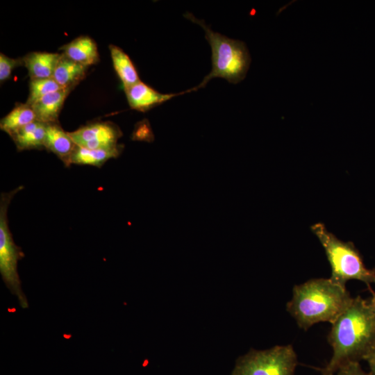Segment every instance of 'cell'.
I'll return each instance as SVG.
<instances>
[{"instance_id": "obj_1", "label": "cell", "mask_w": 375, "mask_h": 375, "mask_svg": "<svg viewBox=\"0 0 375 375\" xmlns=\"http://www.w3.org/2000/svg\"><path fill=\"white\" fill-rule=\"evenodd\" d=\"M328 341L333 354L321 369L322 375H334L343 364L365 360L375 348V312L368 299L352 298L331 324Z\"/></svg>"}, {"instance_id": "obj_2", "label": "cell", "mask_w": 375, "mask_h": 375, "mask_svg": "<svg viewBox=\"0 0 375 375\" xmlns=\"http://www.w3.org/2000/svg\"><path fill=\"white\" fill-rule=\"evenodd\" d=\"M353 297L346 288L329 278H312L293 288L287 310L299 328L307 330L319 322L332 324Z\"/></svg>"}, {"instance_id": "obj_3", "label": "cell", "mask_w": 375, "mask_h": 375, "mask_svg": "<svg viewBox=\"0 0 375 375\" xmlns=\"http://www.w3.org/2000/svg\"><path fill=\"white\" fill-rule=\"evenodd\" d=\"M184 17L203 28L212 51V70L192 90L204 87L213 78H222L231 83L242 81L249 70L251 57L244 42L214 32L206 23L187 12Z\"/></svg>"}, {"instance_id": "obj_4", "label": "cell", "mask_w": 375, "mask_h": 375, "mask_svg": "<svg viewBox=\"0 0 375 375\" xmlns=\"http://www.w3.org/2000/svg\"><path fill=\"white\" fill-rule=\"evenodd\" d=\"M310 229L325 251L331 268L330 279L342 286H346L349 280H358L365 283L372 291L370 285L375 284V268L366 267L353 243L338 239L323 223H316Z\"/></svg>"}, {"instance_id": "obj_5", "label": "cell", "mask_w": 375, "mask_h": 375, "mask_svg": "<svg viewBox=\"0 0 375 375\" xmlns=\"http://www.w3.org/2000/svg\"><path fill=\"white\" fill-rule=\"evenodd\" d=\"M23 189L19 186L16 189L1 194L0 199V273L2 279L10 292L15 295L19 306L27 308L28 303L23 292L17 272L18 261L24 257L22 249L14 242L9 228L8 209L15 194Z\"/></svg>"}, {"instance_id": "obj_6", "label": "cell", "mask_w": 375, "mask_h": 375, "mask_svg": "<svg viewBox=\"0 0 375 375\" xmlns=\"http://www.w3.org/2000/svg\"><path fill=\"white\" fill-rule=\"evenodd\" d=\"M298 364L291 344L266 350L251 349L236 361L231 375H294Z\"/></svg>"}, {"instance_id": "obj_7", "label": "cell", "mask_w": 375, "mask_h": 375, "mask_svg": "<svg viewBox=\"0 0 375 375\" xmlns=\"http://www.w3.org/2000/svg\"><path fill=\"white\" fill-rule=\"evenodd\" d=\"M69 135L77 146L87 149L111 150L122 146L117 144L122 133L110 122L90 123L69 132Z\"/></svg>"}, {"instance_id": "obj_8", "label": "cell", "mask_w": 375, "mask_h": 375, "mask_svg": "<svg viewBox=\"0 0 375 375\" xmlns=\"http://www.w3.org/2000/svg\"><path fill=\"white\" fill-rule=\"evenodd\" d=\"M124 91L130 107L141 112H146L183 94H162L141 81L125 88Z\"/></svg>"}, {"instance_id": "obj_9", "label": "cell", "mask_w": 375, "mask_h": 375, "mask_svg": "<svg viewBox=\"0 0 375 375\" xmlns=\"http://www.w3.org/2000/svg\"><path fill=\"white\" fill-rule=\"evenodd\" d=\"M77 145L59 123L47 124L44 148L56 154L66 166Z\"/></svg>"}, {"instance_id": "obj_10", "label": "cell", "mask_w": 375, "mask_h": 375, "mask_svg": "<svg viewBox=\"0 0 375 375\" xmlns=\"http://www.w3.org/2000/svg\"><path fill=\"white\" fill-rule=\"evenodd\" d=\"M72 89L62 88L42 97L31 106L36 120L44 124L58 123V116Z\"/></svg>"}, {"instance_id": "obj_11", "label": "cell", "mask_w": 375, "mask_h": 375, "mask_svg": "<svg viewBox=\"0 0 375 375\" xmlns=\"http://www.w3.org/2000/svg\"><path fill=\"white\" fill-rule=\"evenodd\" d=\"M88 68L62 53L52 78L62 88L73 90L85 77Z\"/></svg>"}, {"instance_id": "obj_12", "label": "cell", "mask_w": 375, "mask_h": 375, "mask_svg": "<svg viewBox=\"0 0 375 375\" xmlns=\"http://www.w3.org/2000/svg\"><path fill=\"white\" fill-rule=\"evenodd\" d=\"M60 53L31 52L22 58L31 80L52 78Z\"/></svg>"}, {"instance_id": "obj_13", "label": "cell", "mask_w": 375, "mask_h": 375, "mask_svg": "<svg viewBox=\"0 0 375 375\" xmlns=\"http://www.w3.org/2000/svg\"><path fill=\"white\" fill-rule=\"evenodd\" d=\"M71 60L89 67L99 62L96 42L88 36H80L60 48Z\"/></svg>"}, {"instance_id": "obj_14", "label": "cell", "mask_w": 375, "mask_h": 375, "mask_svg": "<svg viewBox=\"0 0 375 375\" xmlns=\"http://www.w3.org/2000/svg\"><path fill=\"white\" fill-rule=\"evenodd\" d=\"M47 124L34 121L10 136L18 151L44 148Z\"/></svg>"}, {"instance_id": "obj_15", "label": "cell", "mask_w": 375, "mask_h": 375, "mask_svg": "<svg viewBox=\"0 0 375 375\" xmlns=\"http://www.w3.org/2000/svg\"><path fill=\"white\" fill-rule=\"evenodd\" d=\"M109 49L114 69L124 88L140 82L137 69L129 56L121 48L115 45H110Z\"/></svg>"}, {"instance_id": "obj_16", "label": "cell", "mask_w": 375, "mask_h": 375, "mask_svg": "<svg viewBox=\"0 0 375 375\" xmlns=\"http://www.w3.org/2000/svg\"><path fill=\"white\" fill-rule=\"evenodd\" d=\"M124 146L111 150L90 149L77 146L70 158V165H92L100 167L110 158H117Z\"/></svg>"}, {"instance_id": "obj_17", "label": "cell", "mask_w": 375, "mask_h": 375, "mask_svg": "<svg viewBox=\"0 0 375 375\" xmlns=\"http://www.w3.org/2000/svg\"><path fill=\"white\" fill-rule=\"evenodd\" d=\"M36 120L35 115L31 106L17 103L15 108L1 119L0 128L11 136L24 126Z\"/></svg>"}, {"instance_id": "obj_18", "label": "cell", "mask_w": 375, "mask_h": 375, "mask_svg": "<svg viewBox=\"0 0 375 375\" xmlns=\"http://www.w3.org/2000/svg\"><path fill=\"white\" fill-rule=\"evenodd\" d=\"M62 89L53 78L32 79L29 84V95L26 103H33L51 92Z\"/></svg>"}, {"instance_id": "obj_19", "label": "cell", "mask_w": 375, "mask_h": 375, "mask_svg": "<svg viewBox=\"0 0 375 375\" xmlns=\"http://www.w3.org/2000/svg\"><path fill=\"white\" fill-rule=\"evenodd\" d=\"M24 65L22 58H12L3 53L0 54V81L3 82L11 76L12 71L17 67Z\"/></svg>"}, {"instance_id": "obj_20", "label": "cell", "mask_w": 375, "mask_h": 375, "mask_svg": "<svg viewBox=\"0 0 375 375\" xmlns=\"http://www.w3.org/2000/svg\"><path fill=\"white\" fill-rule=\"evenodd\" d=\"M336 375H372L365 372L359 362H349L341 365L336 371Z\"/></svg>"}, {"instance_id": "obj_21", "label": "cell", "mask_w": 375, "mask_h": 375, "mask_svg": "<svg viewBox=\"0 0 375 375\" xmlns=\"http://www.w3.org/2000/svg\"><path fill=\"white\" fill-rule=\"evenodd\" d=\"M133 137L135 140H143L147 141H152L153 139V135L149 124L143 123L138 126Z\"/></svg>"}, {"instance_id": "obj_22", "label": "cell", "mask_w": 375, "mask_h": 375, "mask_svg": "<svg viewBox=\"0 0 375 375\" xmlns=\"http://www.w3.org/2000/svg\"><path fill=\"white\" fill-rule=\"evenodd\" d=\"M368 362L372 375H375V348L365 358Z\"/></svg>"}, {"instance_id": "obj_23", "label": "cell", "mask_w": 375, "mask_h": 375, "mask_svg": "<svg viewBox=\"0 0 375 375\" xmlns=\"http://www.w3.org/2000/svg\"><path fill=\"white\" fill-rule=\"evenodd\" d=\"M371 292L372 293V296L369 299H368V301L372 308L375 312V292H374L372 290Z\"/></svg>"}]
</instances>
